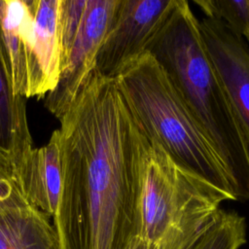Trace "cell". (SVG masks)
Returning a JSON list of instances; mask_svg holds the SVG:
<instances>
[{"mask_svg": "<svg viewBox=\"0 0 249 249\" xmlns=\"http://www.w3.org/2000/svg\"><path fill=\"white\" fill-rule=\"evenodd\" d=\"M58 121L60 249H126L139 233L142 133L115 79L94 69Z\"/></svg>", "mask_w": 249, "mask_h": 249, "instance_id": "1", "label": "cell"}, {"mask_svg": "<svg viewBox=\"0 0 249 249\" xmlns=\"http://www.w3.org/2000/svg\"><path fill=\"white\" fill-rule=\"evenodd\" d=\"M204 130L230 177L235 200L249 199V148L186 0L147 46Z\"/></svg>", "mask_w": 249, "mask_h": 249, "instance_id": "2", "label": "cell"}, {"mask_svg": "<svg viewBox=\"0 0 249 249\" xmlns=\"http://www.w3.org/2000/svg\"><path fill=\"white\" fill-rule=\"evenodd\" d=\"M114 79L142 134L178 165L235 200L213 145L158 61L146 52Z\"/></svg>", "mask_w": 249, "mask_h": 249, "instance_id": "3", "label": "cell"}, {"mask_svg": "<svg viewBox=\"0 0 249 249\" xmlns=\"http://www.w3.org/2000/svg\"><path fill=\"white\" fill-rule=\"evenodd\" d=\"M139 186L138 236L158 249H188L212 222L222 202L233 200L178 165L143 134Z\"/></svg>", "mask_w": 249, "mask_h": 249, "instance_id": "4", "label": "cell"}, {"mask_svg": "<svg viewBox=\"0 0 249 249\" xmlns=\"http://www.w3.org/2000/svg\"><path fill=\"white\" fill-rule=\"evenodd\" d=\"M60 0H0V38L15 95L44 98L59 77Z\"/></svg>", "mask_w": 249, "mask_h": 249, "instance_id": "5", "label": "cell"}, {"mask_svg": "<svg viewBox=\"0 0 249 249\" xmlns=\"http://www.w3.org/2000/svg\"><path fill=\"white\" fill-rule=\"evenodd\" d=\"M118 4L119 0H60L59 77L44 103L57 120L94 70L98 51Z\"/></svg>", "mask_w": 249, "mask_h": 249, "instance_id": "6", "label": "cell"}, {"mask_svg": "<svg viewBox=\"0 0 249 249\" xmlns=\"http://www.w3.org/2000/svg\"><path fill=\"white\" fill-rule=\"evenodd\" d=\"M176 4L177 0H119L94 69L104 77L116 78L146 53L148 44Z\"/></svg>", "mask_w": 249, "mask_h": 249, "instance_id": "7", "label": "cell"}, {"mask_svg": "<svg viewBox=\"0 0 249 249\" xmlns=\"http://www.w3.org/2000/svg\"><path fill=\"white\" fill-rule=\"evenodd\" d=\"M198 25L249 148V46L219 19L204 17Z\"/></svg>", "mask_w": 249, "mask_h": 249, "instance_id": "8", "label": "cell"}, {"mask_svg": "<svg viewBox=\"0 0 249 249\" xmlns=\"http://www.w3.org/2000/svg\"><path fill=\"white\" fill-rule=\"evenodd\" d=\"M29 204L53 218L61 189V157L58 129L53 131L47 144L33 148L24 169Z\"/></svg>", "mask_w": 249, "mask_h": 249, "instance_id": "9", "label": "cell"}, {"mask_svg": "<svg viewBox=\"0 0 249 249\" xmlns=\"http://www.w3.org/2000/svg\"><path fill=\"white\" fill-rule=\"evenodd\" d=\"M33 150L25 99L15 95L0 38V152L12 156L24 169Z\"/></svg>", "mask_w": 249, "mask_h": 249, "instance_id": "10", "label": "cell"}, {"mask_svg": "<svg viewBox=\"0 0 249 249\" xmlns=\"http://www.w3.org/2000/svg\"><path fill=\"white\" fill-rule=\"evenodd\" d=\"M50 219L31 205L0 210V249H60Z\"/></svg>", "mask_w": 249, "mask_h": 249, "instance_id": "11", "label": "cell"}, {"mask_svg": "<svg viewBox=\"0 0 249 249\" xmlns=\"http://www.w3.org/2000/svg\"><path fill=\"white\" fill-rule=\"evenodd\" d=\"M245 242V218L235 211L220 209L188 249H239Z\"/></svg>", "mask_w": 249, "mask_h": 249, "instance_id": "12", "label": "cell"}, {"mask_svg": "<svg viewBox=\"0 0 249 249\" xmlns=\"http://www.w3.org/2000/svg\"><path fill=\"white\" fill-rule=\"evenodd\" d=\"M206 18L223 21L249 46V0H194Z\"/></svg>", "mask_w": 249, "mask_h": 249, "instance_id": "13", "label": "cell"}, {"mask_svg": "<svg viewBox=\"0 0 249 249\" xmlns=\"http://www.w3.org/2000/svg\"><path fill=\"white\" fill-rule=\"evenodd\" d=\"M24 205H30L24 168L12 156L0 152V210Z\"/></svg>", "mask_w": 249, "mask_h": 249, "instance_id": "14", "label": "cell"}, {"mask_svg": "<svg viewBox=\"0 0 249 249\" xmlns=\"http://www.w3.org/2000/svg\"><path fill=\"white\" fill-rule=\"evenodd\" d=\"M126 249H158V247L157 245L137 236L130 241Z\"/></svg>", "mask_w": 249, "mask_h": 249, "instance_id": "15", "label": "cell"}]
</instances>
